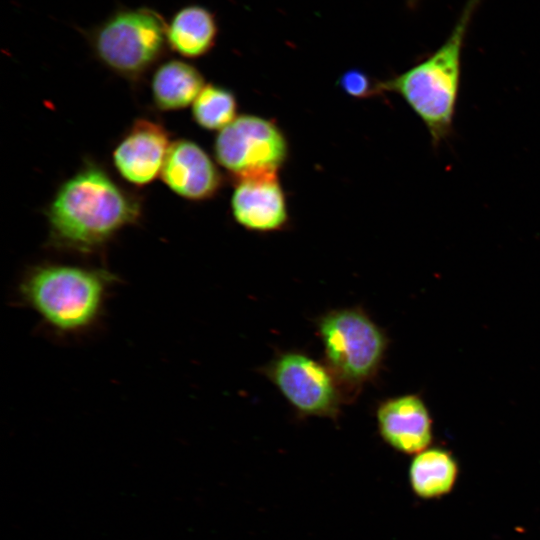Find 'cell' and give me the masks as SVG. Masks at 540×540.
I'll use <instances>...</instances> for the list:
<instances>
[{"mask_svg": "<svg viewBox=\"0 0 540 540\" xmlns=\"http://www.w3.org/2000/svg\"><path fill=\"white\" fill-rule=\"evenodd\" d=\"M48 246L90 255L124 228L137 223L142 201L100 164L87 160L56 190L45 210Z\"/></svg>", "mask_w": 540, "mask_h": 540, "instance_id": "6da1fadb", "label": "cell"}, {"mask_svg": "<svg viewBox=\"0 0 540 540\" xmlns=\"http://www.w3.org/2000/svg\"><path fill=\"white\" fill-rule=\"evenodd\" d=\"M116 282L103 268L44 262L25 271L18 296L51 332L73 337L100 322Z\"/></svg>", "mask_w": 540, "mask_h": 540, "instance_id": "7a4b0ae2", "label": "cell"}, {"mask_svg": "<svg viewBox=\"0 0 540 540\" xmlns=\"http://www.w3.org/2000/svg\"><path fill=\"white\" fill-rule=\"evenodd\" d=\"M481 0H467L445 42L405 72L379 82L380 91L398 94L425 125L437 147L453 127L461 79V58L472 17Z\"/></svg>", "mask_w": 540, "mask_h": 540, "instance_id": "3957f363", "label": "cell"}, {"mask_svg": "<svg viewBox=\"0 0 540 540\" xmlns=\"http://www.w3.org/2000/svg\"><path fill=\"white\" fill-rule=\"evenodd\" d=\"M323 361L351 402L378 374L388 348L384 330L360 307L333 309L315 322Z\"/></svg>", "mask_w": 540, "mask_h": 540, "instance_id": "277c9868", "label": "cell"}, {"mask_svg": "<svg viewBox=\"0 0 540 540\" xmlns=\"http://www.w3.org/2000/svg\"><path fill=\"white\" fill-rule=\"evenodd\" d=\"M167 24L147 7L120 8L88 33L96 59L129 81L145 76L168 48Z\"/></svg>", "mask_w": 540, "mask_h": 540, "instance_id": "5b68a950", "label": "cell"}, {"mask_svg": "<svg viewBox=\"0 0 540 540\" xmlns=\"http://www.w3.org/2000/svg\"><path fill=\"white\" fill-rule=\"evenodd\" d=\"M261 372L301 417L337 420L341 406L346 402L329 367L305 352H278Z\"/></svg>", "mask_w": 540, "mask_h": 540, "instance_id": "8992f818", "label": "cell"}, {"mask_svg": "<svg viewBox=\"0 0 540 540\" xmlns=\"http://www.w3.org/2000/svg\"><path fill=\"white\" fill-rule=\"evenodd\" d=\"M215 160L234 179L262 172H278L288 156V143L271 120L243 114L219 131Z\"/></svg>", "mask_w": 540, "mask_h": 540, "instance_id": "52a82bcc", "label": "cell"}, {"mask_svg": "<svg viewBox=\"0 0 540 540\" xmlns=\"http://www.w3.org/2000/svg\"><path fill=\"white\" fill-rule=\"evenodd\" d=\"M172 142L167 129L149 118H137L112 152L119 175L135 186H144L160 176Z\"/></svg>", "mask_w": 540, "mask_h": 540, "instance_id": "ba28073f", "label": "cell"}, {"mask_svg": "<svg viewBox=\"0 0 540 540\" xmlns=\"http://www.w3.org/2000/svg\"><path fill=\"white\" fill-rule=\"evenodd\" d=\"M231 211L234 220L251 231L271 232L285 227L289 216L278 172H262L235 179Z\"/></svg>", "mask_w": 540, "mask_h": 540, "instance_id": "9c48e42d", "label": "cell"}, {"mask_svg": "<svg viewBox=\"0 0 540 540\" xmlns=\"http://www.w3.org/2000/svg\"><path fill=\"white\" fill-rule=\"evenodd\" d=\"M160 176L171 191L191 201L210 199L222 186V175L212 158L188 139L171 143Z\"/></svg>", "mask_w": 540, "mask_h": 540, "instance_id": "30bf717a", "label": "cell"}, {"mask_svg": "<svg viewBox=\"0 0 540 540\" xmlns=\"http://www.w3.org/2000/svg\"><path fill=\"white\" fill-rule=\"evenodd\" d=\"M379 433L395 450L418 454L432 441L433 428L430 412L423 399L416 394H405L382 401L376 410Z\"/></svg>", "mask_w": 540, "mask_h": 540, "instance_id": "8fae6325", "label": "cell"}, {"mask_svg": "<svg viewBox=\"0 0 540 540\" xmlns=\"http://www.w3.org/2000/svg\"><path fill=\"white\" fill-rule=\"evenodd\" d=\"M217 32L215 17L208 9L188 5L178 10L167 24L168 47L184 58H199L214 47Z\"/></svg>", "mask_w": 540, "mask_h": 540, "instance_id": "7c38bea8", "label": "cell"}, {"mask_svg": "<svg viewBox=\"0 0 540 540\" xmlns=\"http://www.w3.org/2000/svg\"><path fill=\"white\" fill-rule=\"evenodd\" d=\"M204 86V78L195 66L178 59L167 60L153 73L152 100L161 111L180 110L193 104Z\"/></svg>", "mask_w": 540, "mask_h": 540, "instance_id": "4fadbf2b", "label": "cell"}, {"mask_svg": "<svg viewBox=\"0 0 540 540\" xmlns=\"http://www.w3.org/2000/svg\"><path fill=\"white\" fill-rule=\"evenodd\" d=\"M458 475L457 462L450 452L442 448H427L411 462L409 480L413 491L430 499L447 494Z\"/></svg>", "mask_w": 540, "mask_h": 540, "instance_id": "5bb4252c", "label": "cell"}, {"mask_svg": "<svg viewBox=\"0 0 540 540\" xmlns=\"http://www.w3.org/2000/svg\"><path fill=\"white\" fill-rule=\"evenodd\" d=\"M234 93L219 85L206 84L192 104L194 122L205 130H222L237 116Z\"/></svg>", "mask_w": 540, "mask_h": 540, "instance_id": "9a60e30c", "label": "cell"}, {"mask_svg": "<svg viewBox=\"0 0 540 540\" xmlns=\"http://www.w3.org/2000/svg\"><path fill=\"white\" fill-rule=\"evenodd\" d=\"M379 82L359 69H350L341 75L338 85L349 96L362 99L381 93Z\"/></svg>", "mask_w": 540, "mask_h": 540, "instance_id": "2e32d148", "label": "cell"}, {"mask_svg": "<svg viewBox=\"0 0 540 540\" xmlns=\"http://www.w3.org/2000/svg\"><path fill=\"white\" fill-rule=\"evenodd\" d=\"M411 1H412V2H415V1H417V0H411Z\"/></svg>", "mask_w": 540, "mask_h": 540, "instance_id": "e0dca14e", "label": "cell"}]
</instances>
